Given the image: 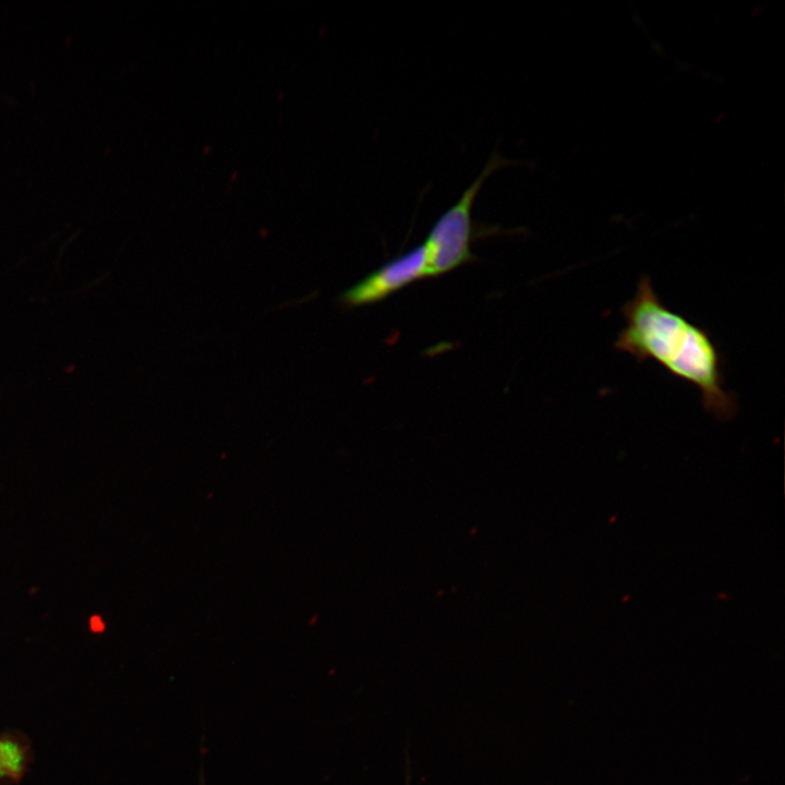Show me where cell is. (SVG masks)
<instances>
[{"instance_id":"6da1fadb","label":"cell","mask_w":785,"mask_h":785,"mask_svg":"<svg viewBox=\"0 0 785 785\" xmlns=\"http://www.w3.org/2000/svg\"><path fill=\"white\" fill-rule=\"evenodd\" d=\"M621 314L626 325L614 343L617 350L653 360L696 386L704 410L717 419L735 415L737 401L724 388L722 358L709 333L662 303L649 276L639 279Z\"/></svg>"},{"instance_id":"7a4b0ae2","label":"cell","mask_w":785,"mask_h":785,"mask_svg":"<svg viewBox=\"0 0 785 785\" xmlns=\"http://www.w3.org/2000/svg\"><path fill=\"white\" fill-rule=\"evenodd\" d=\"M514 164L493 152L480 174L463 191L459 200L444 212L430 229L423 242L427 254V276L437 277L473 259L471 244L479 235L473 224L472 208L484 182L496 170Z\"/></svg>"},{"instance_id":"3957f363","label":"cell","mask_w":785,"mask_h":785,"mask_svg":"<svg viewBox=\"0 0 785 785\" xmlns=\"http://www.w3.org/2000/svg\"><path fill=\"white\" fill-rule=\"evenodd\" d=\"M426 277L427 254L422 243L383 264L345 290L340 301L346 306L376 303Z\"/></svg>"},{"instance_id":"277c9868","label":"cell","mask_w":785,"mask_h":785,"mask_svg":"<svg viewBox=\"0 0 785 785\" xmlns=\"http://www.w3.org/2000/svg\"><path fill=\"white\" fill-rule=\"evenodd\" d=\"M26 768L24 745L10 736L0 738V777L17 781Z\"/></svg>"},{"instance_id":"5b68a950","label":"cell","mask_w":785,"mask_h":785,"mask_svg":"<svg viewBox=\"0 0 785 785\" xmlns=\"http://www.w3.org/2000/svg\"><path fill=\"white\" fill-rule=\"evenodd\" d=\"M90 628L96 632L102 631L105 629V625L99 616L92 617Z\"/></svg>"}]
</instances>
